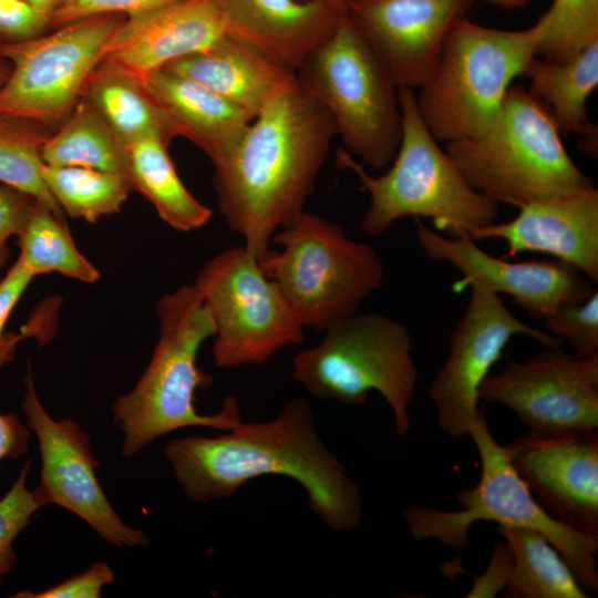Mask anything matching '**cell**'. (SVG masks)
Instances as JSON below:
<instances>
[{
	"instance_id": "obj_1",
	"label": "cell",
	"mask_w": 598,
	"mask_h": 598,
	"mask_svg": "<svg viewBox=\"0 0 598 598\" xmlns=\"http://www.w3.org/2000/svg\"><path fill=\"white\" fill-rule=\"evenodd\" d=\"M163 453L185 495L195 503L231 497L265 475L299 483L309 508L330 529H354L363 517L359 484L320 439L310 403L289 400L267 422H239L216 436H183Z\"/></svg>"
},
{
	"instance_id": "obj_2",
	"label": "cell",
	"mask_w": 598,
	"mask_h": 598,
	"mask_svg": "<svg viewBox=\"0 0 598 598\" xmlns=\"http://www.w3.org/2000/svg\"><path fill=\"white\" fill-rule=\"evenodd\" d=\"M336 135L329 112L293 75L213 165L218 209L250 255L264 256L275 233L305 210Z\"/></svg>"
},
{
	"instance_id": "obj_3",
	"label": "cell",
	"mask_w": 598,
	"mask_h": 598,
	"mask_svg": "<svg viewBox=\"0 0 598 598\" xmlns=\"http://www.w3.org/2000/svg\"><path fill=\"white\" fill-rule=\"evenodd\" d=\"M155 311L159 334L151 360L132 390L112 405L114 422L123 434L121 453L126 457L181 429L225 432L243 421L234 395L226 396L214 414L196 411L195 391L213 382L212 375L198 368L197 353L214 337L215 327L195 285L163 295Z\"/></svg>"
},
{
	"instance_id": "obj_4",
	"label": "cell",
	"mask_w": 598,
	"mask_h": 598,
	"mask_svg": "<svg viewBox=\"0 0 598 598\" xmlns=\"http://www.w3.org/2000/svg\"><path fill=\"white\" fill-rule=\"evenodd\" d=\"M401 141L389 169L368 174L346 148L336 153L339 168L352 172L369 194L361 229L386 231L404 217H426L447 236L471 235L497 221L498 203L475 190L423 122L413 89L399 86Z\"/></svg>"
},
{
	"instance_id": "obj_5",
	"label": "cell",
	"mask_w": 598,
	"mask_h": 598,
	"mask_svg": "<svg viewBox=\"0 0 598 598\" xmlns=\"http://www.w3.org/2000/svg\"><path fill=\"white\" fill-rule=\"evenodd\" d=\"M560 136L545 106L512 85L484 133L446 143L445 151L475 190L518 208L592 186Z\"/></svg>"
},
{
	"instance_id": "obj_6",
	"label": "cell",
	"mask_w": 598,
	"mask_h": 598,
	"mask_svg": "<svg viewBox=\"0 0 598 598\" xmlns=\"http://www.w3.org/2000/svg\"><path fill=\"white\" fill-rule=\"evenodd\" d=\"M481 464L478 482L456 496L458 511L411 505L403 512L404 524L414 540H437L454 551L470 543L472 526L481 520L498 526L524 527L543 534L560 553L580 586L598 590V535L578 532L554 518L535 498L516 472L506 445L493 436L481 412L468 429Z\"/></svg>"
},
{
	"instance_id": "obj_7",
	"label": "cell",
	"mask_w": 598,
	"mask_h": 598,
	"mask_svg": "<svg viewBox=\"0 0 598 598\" xmlns=\"http://www.w3.org/2000/svg\"><path fill=\"white\" fill-rule=\"evenodd\" d=\"M535 25L502 30L465 17L450 29L437 62L415 94L420 115L437 142L484 133L495 121L512 82L536 56Z\"/></svg>"
},
{
	"instance_id": "obj_8",
	"label": "cell",
	"mask_w": 598,
	"mask_h": 598,
	"mask_svg": "<svg viewBox=\"0 0 598 598\" xmlns=\"http://www.w3.org/2000/svg\"><path fill=\"white\" fill-rule=\"evenodd\" d=\"M258 261L305 328L324 331L358 312L384 278L379 254L351 239L346 229L303 210L271 238Z\"/></svg>"
},
{
	"instance_id": "obj_9",
	"label": "cell",
	"mask_w": 598,
	"mask_h": 598,
	"mask_svg": "<svg viewBox=\"0 0 598 598\" xmlns=\"http://www.w3.org/2000/svg\"><path fill=\"white\" fill-rule=\"evenodd\" d=\"M323 332L320 342L296 354L292 378L316 399L344 405H362L369 392L380 393L396 433L405 435L419 381L406 326L385 315L355 312Z\"/></svg>"
},
{
	"instance_id": "obj_10",
	"label": "cell",
	"mask_w": 598,
	"mask_h": 598,
	"mask_svg": "<svg viewBox=\"0 0 598 598\" xmlns=\"http://www.w3.org/2000/svg\"><path fill=\"white\" fill-rule=\"evenodd\" d=\"M295 78L329 112L350 154L374 171L390 165L402 134L399 86L346 12Z\"/></svg>"
},
{
	"instance_id": "obj_11",
	"label": "cell",
	"mask_w": 598,
	"mask_h": 598,
	"mask_svg": "<svg viewBox=\"0 0 598 598\" xmlns=\"http://www.w3.org/2000/svg\"><path fill=\"white\" fill-rule=\"evenodd\" d=\"M195 287L215 327L218 368L265 364L305 341V327L277 286L245 247L228 248L198 271Z\"/></svg>"
},
{
	"instance_id": "obj_12",
	"label": "cell",
	"mask_w": 598,
	"mask_h": 598,
	"mask_svg": "<svg viewBox=\"0 0 598 598\" xmlns=\"http://www.w3.org/2000/svg\"><path fill=\"white\" fill-rule=\"evenodd\" d=\"M124 18L92 17L32 39L0 43V60L11 65L0 86V116L58 127L83 96Z\"/></svg>"
},
{
	"instance_id": "obj_13",
	"label": "cell",
	"mask_w": 598,
	"mask_h": 598,
	"mask_svg": "<svg viewBox=\"0 0 598 598\" xmlns=\"http://www.w3.org/2000/svg\"><path fill=\"white\" fill-rule=\"evenodd\" d=\"M24 388L21 409L25 425L37 436L41 457L40 481L32 491L40 506L63 507L117 548L147 546L144 530L126 525L104 494L89 435L73 419L55 420L42 405L30 363Z\"/></svg>"
},
{
	"instance_id": "obj_14",
	"label": "cell",
	"mask_w": 598,
	"mask_h": 598,
	"mask_svg": "<svg viewBox=\"0 0 598 598\" xmlns=\"http://www.w3.org/2000/svg\"><path fill=\"white\" fill-rule=\"evenodd\" d=\"M538 434L598 431V353L579 357L559 347L509 361L478 388Z\"/></svg>"
},
{
	"instance_id": "obj_15",
	"label": "cell",
	"mask_w": 598,
	"mask_h": 598,
	"mask_svg": "<svg viewBox=\"0 0 598 598\" xmlns=\"http://www.w3.org/2000/svg\"><path fill=\"white\" fill-rule=\"evenodd\" d=\"M470 289L466 309L451 333L447 358L429 389L439 427L451 437L468 435L481 413L478 388L513 337L527 336L545 347L563 346L560 339L516 318L499 295Z\"/></svg>"
},
{
	"instance_id": "obj_16",
	"label": "cell",
	"mask_w": 598,
	"mask_h": 598,
	"mask_svg": "<svg viewBox=\"0 0 598 598\" xmlns=\"http://www.w3.org/2000/svg\"><path fill=\"white\" fill-rule=\"evenodd\" d=\"M414 224L423 252L462 274L452 286L455 292L480 287L505 293L532 318L543 320L560 306L582 301L595 291L582 274L559 260L507 261L484 251L465 233L442 236L420 218Z\"/></svg>"
},
{
	"instance_id": "obj_17",
	"label": "cell",
	"mask_w": 598,
	"mask_h": 598,
	"mask_svg": "<svg viewBox=\"0 0 598 598\" xmlns=\"http://www.w3.org/2000/svg\"><path fill=\"white\" fill-rule=\"evenodd\" d=\"M474 0H346V14L398 86L431 75L452 25Z\"/></svg>"
},
{
	"instance_id": "obj_18",
	"label": "cell",
	"mask_w": 598,
	"mask_h": 598,
	"mask_svg": "<svg viewBox=\"0 0 598 598\" xmlns=\"http://www.w3.org/2000/svg\"><path fill=\"white\" fill-rule=\"evenodd\" d=\"M506 447L518 475L554 518L598 535V431L528 432Z\"/></svg>"
},
{
	"instance_id": "obj_19",
	"label": "cell",
	"mask_w": 598,
	"mask_h": 598,
	"mask_svg": "<svg viewBox=\"0 0 598 598\" xmlns=\"http://www.w3.org/2000/svg\"><path fill=\"white\" fill-rule=\"evenodd\" d=\"M508 221L494 223L468 235L475 241L503 240L509 256L524 251L556 257L589 281H598V189L527 203Z\"/></svg>"
},
{
	"instance_id": "obj_20",
	"label": "cell",
	"mask_w": 598,
	"mask_h": 598,
	"mask_svg": "<svg viewBox=\"0 0 598 598\" xmlns=\"http://www.w3.org/2000/svg\"><path fill=\"white\" fill-rule=\"evenodd\" d=\"M227 35L219 0H177L124 18L109 40L103 60L141 75L207 50Z\"/></svg>"
},
{
	"instance_id": "obj_21",
	"label": "cell",
	"mask_w": 598,
	"mask_h": 598,
	"mask_svg": "<svg viewBox=\"0 0 598 598\" xmlns=\"http://www.w3.org/2000/svg\"><path fill=\"white\" fill-rule=\"evenodd\" d=\"M227 35L293 74L334 30L344 11L323 0H219Z\"/></svg>"
},
{
	"instance_id": "obj_22",
	"label": "cell",
	"mask_w": 598,
	"mask_h": 598,
	"mask_svg": "<svg viewBox=\"0 0 598 598\" xmlns=\"http://www.w3.org/2000/svg\"><path fill=\"white\" fill-rule=\"evenodd\" d=\"M140 78L175 135L193 142L213 165L233 150L252 120L210 89L166 68Z\"/></svg>"
},
{
	"instance_id": "obj_23",
	"label": "cell",
	"mask_w": 598,
	"mask_h": 598,
	"mask_svg": "<svg viewBox=\"0 0 598 598\" xmlns=\"http://www.w3.org/2000/svg\"><path fill=\"white\" fill-rule=\"evenodd\" d=\"M164 68L199 82L251 118L274 92L293 76L248 43L230 35Z\"/></svg>"
},
{
	"instance_id": "obj_24",
	"label": "cell",
	"mask_w": 598,
	"mask_h": 598,
	"mask_svg": "<svg viewBox=\"0 0 598 598\" xmlns=\"http://www.w3.org/2000/svg\"><path fill=\"white\" fill-rule=\"evenodd\" d=\"M524 75L529 80L527 91L549 112L560 135L596 137L586 104L598 85V41L563 63L535 56Z\"/></svg>"
},
{
	"instance_id": "obj_25",
	"label": "cell",
	"mask_w": 598,
	"mask_h": 598,
	"mask_svg": "<svg viewBox=\"0 0 598 598\" xmlns=\"http://www.w3.org/2000/svg\"><path fill=\"white\" fill-rule=\"evenodd\" d=\"M167 146L168 142L159 137L128 143L127 181L169 227L179 231L199 229L210 220L213 212L186 188Z\"/></svg>"
},
{
	"instance_id": "obj_26",
	"label": "cell",
	"mask_w": 598,
	"mask_h": 598,
	"mask_svg": "<svg viewBox=\"0 0 598 598\" xmlns=\"http://www.w3.org/2000/svg\"><path fill=\"white\" fill-rule=\"evenodd\" d=\"M83 95L126 143L146 137H176L169 122L140 75L110 60L91 74Z\"/></svg>"
},
{
	"instance_id": "obj_27",
	"label": "cell",
	"mask_w": 598,
	"mask_h": 598,
	"mask_svg": "<svg viewBox=\"0 0 598 598\" xmlns=\"http://www.w3.org/2000/svg\"><path fill=\"white\" fill-rule=\"evenodd\" d=\"M50 166H79L127 179V144L84 95L41 147Z\"/></svg>"
},
{
	"instance_id": "obj_28",
	"label": "cell",
	"mask_w": 598,
	"mask_h": 598,
	"mask_svg": "<svg viewBox=\"0 0 598 598\" xmlns=\"http://www.w3.org/2000/svg\"><path fill=\"white\" fill-rule=\"evenodd\" d=\"M511 551L505 597L587 598L571 568L540 533L524 527L498 526Z\"/></svg>"
},
{
	"instance_id": "obj_29",
	"label": "cell",
	"mask_w": 598,
	"mask_h": 598,
	"mask_svg": "<svg viewBox=\"0 0 598 598\" xmlns=\"http://www.w3.org/2000/svg\"><path fill=\"white\" fill-rule=\"evenodd\" d=\"M18 259L35 276L59 272L93 283L100 272L79 250L64 216L37 200L25 225L17 236Z\"/></svg>"
},
{
	"instance_id": "obj_30",
	"label": "cell",
	"mask_w": 598,
	"mask_h": 598,
	"mask_svg": "<svg viewBox=\"0 0 598 598\" xmlns=\"http://www.w3.org/2000/svg\"><path fill=\"white\" fill-rule=\"evenodd\" d=\"M42 175L62 212L89 223L118 213L133 190L125 177L87 167L44 164Z\"/></svg>"
},
{
	"instance_id": "obj_31",
	"label": "cell",
	"mask_w": 598,
	"mask_h": 598,
	"mask_svg": "<svg viewBox=\"0 0 598 598\" xmlns=\"http://www.w3.org/2000/svg\"><path fill=\"white\" fill-rule=\"evenodd\" d=\"M50 133L32 121L0 116V183L20 189L64 216L42 175L41 147Z\"/></svg>"
},
{
	"instance_id": "obj_32",
	"label": "cell",
	"mask_w": 598,
	"mask_h": 598,
	"mask_svg": "<svg viewBox=\"0 0 598 598\" xmlns=\"http://www.w3.org/2000/svg\"><path fill=\"white\" fill-rule=\"evenodd\" d=\"M534 25L536 56L566 62L598 41V0H554Z\"/></svg>"
},
{
	"instance_id": "obj_33",
	"label": "cell",
	"mask_w": 598,
	"mask_h": 598,
	"mask_svg": "<svg viewBox=\"0 0 598 598\" xmlns=\"http://www.w3.org/2000/svg\"><path fill=\"white\" fill-rule=\"evenodd\" d=\"M31 465L32 458H28L10 489L0 498V586L17 561L13 549L16 538L41 508L32 491L27 487Z\"/></svg>"
},
{
	"instance_id": "obj_34",
	"label": "cell",
	"mask_w": 598,
	"mask_h": 598,
	"mask_svg": "<svg viewBox=\"0 0 598 598\" xmlns=\"http://www.w3.org/2000/svg\"><path fill=\"white\" fill-rule=\"evenodd\" d=\"M546 332L566 341L574 354L598 353V292L578 302L560 306L544 319Z\"/></svg>"
},
{
	"instance_id": "obj_35",
	"label": "cell",
	"mask_w": 598,
	"mask_h": 598,
	"mask_svg": "<svg viewBox=\"0 0 598 598\" xmlns=\"http://www.w3.org/2000/svg\"><path fill=\"white\" fill-rule=\"evenodd\" d=\"M177 0H63L51 18V27L97 16L135 17Z\"/></svg>"
},
{
	"instance_id": "obj_36",
	"label": "cell",
	"mask_w": 598,
	"mask_h": 598,
	"mask_svg": "<svg viewBox=\"0 0 598 598\" xmlns=\"http://www.w3.org/2000/svg\"><path fill=\"white\" fill-rule=\"evenodd\" d=\"M115 575L112 567L99 561L85 571L74 575L52 587L40 591L22 590L13 598H99L104 587L113 584Z\"/></svg>"
},
{
	"instance_id": "obj_37",
	"label": "cell",
	"mask_w": 598,
	"mask_h": 598,
	"mask_svg": "<svg viewBox=\"0 0 598 598\" xmlns=\"http://www.w3.org/2000/svg\"><path fill=\"white\" fill-rule=\"evenodd\" d=\"M27 339L20 329L18 333L4 332L0 339V369L10 362L18 344ZM30 430L13 413H0V462L23 456L29 446Z\"/></svg>"
},
{
	"instance_id": "obj_38",
	"label": "cell",
	"mask_w": 598,
	"mask_h": 598,
	"mask_svg": "<svg viewBox=\"0 0 598 598\" xmlns=\"http://www.w3.org/2000/svg\"><path fill=\"white\" fill-rule=\"evenodd\" d=\"M50 27V19L27 1L0 0V43L39 37Z\"/></svg>"
},
{
	"instance_id": "obj_39",
	"label": "cell",
	"mask_w": 598,
	"mask_h": 598,
	"mask_svg": "<svg viewBox=\"0 0 598 598\" xmlns=\"http://www.w3.org/2000/svg\"><path fill=\"white\" fill-rule=\"evenodd\" d=\"M35 203L31 195L0 183V268L10 256L9 239L21 231Z\"/></svg>"
},
{
	"instance_id": "obj_40",
	"label": "cell",
	"mask_w": 598,
	"mask_h": 598,
	"mask_svg": "<svg viewBox=\"0 0 598 598\" xmlns=\"http://www.w3.org/2000/svg\"><path fill=\"white\" fill-rule=\"evenodd\" d=\"M511 567V551L507 544L498 542L493 550L486 570L474 577L473 587L465 595L467 598H489L505 589Z\"/></svg>"
},
{
	"instance_id": "obj_41",
	"label": "cell",
	"mask_w": 598,
	"mask_h": 598,
	"mask_svg": "<svg viewBox=\"0 0 598 598\" xmlns=\"http://www.w3.org/2000/svg\"><path fill=\"white\" fill-rule=\"evenodd\" d=\"M33 278L34 275L17 259L0 280V339L10 313Z\"/></svg>"
},
{
	"instance_id": "obj_42",
	"label": "cell",
	"mask_w": 598,
	"mask_h": 598,
	"mask_svg": "<svg viewBox=\"0 0 598 598\" xmlns=\"http://www.w3.org/2000/svg\"><path fill=\"white\" fill-rule=\"evenodd\" d=\"M37 10L47 16L50 21L54 11L59 8L63 0H24Z\"/></svg>"
},
{
	"instance_id": "obj_43",
	"label": "cell",
	"mask_w": 598,
	"mask_h": 598,
	"mask_svg": "<svg viewBox=\"0 0 598 598\" xmlns=\"http://www.w3.org/2000/svg\"><path fill=\"white\" fill-rule=\"evenodd\" d=\"M503 9H515L526 6L532 0H486Z\"/></svg>"
},
{
	"instance_id": "obj_44",
	"label": "cell",
	"mask_w": 598,
	"mask_h": 598,
	"mask_svg": "<svg viewBox=\"0 0 598 598\" xmlns=\"http://www.w3.org/2000/svg\"><path fill=\"white\" fill-rule=\"evenodd\" d=\"M10 69L0 60V86L4 83L9 75Z\"/></svg>"
},
{
	"instance_id": "obj_45",
	"label": "cell",
	"mask_w": 598,
	"mask_h": 598,
	"mask_svg": "<svg viewBox=\"0 0 598 598\" xmlns=\"http://www.w3.org/2000/svg\"><path fill=\"white\" fill-rule=\"evenodd\" d=\"M323 1L346 12V0H323Z\"/></svg>"
}]
</instances>
